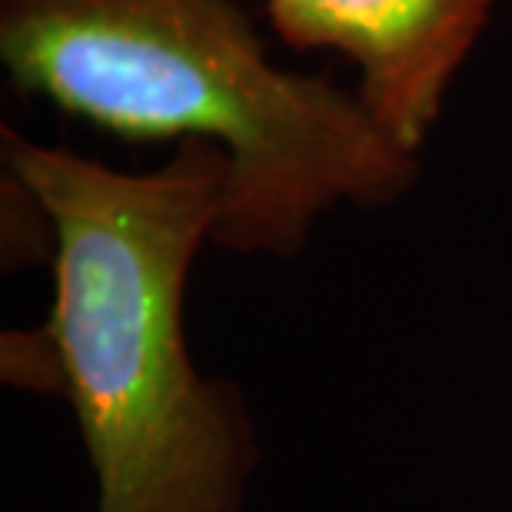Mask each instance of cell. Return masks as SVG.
I'll list each match as a JSON object with an SVG mask.
<instances>
[{
  "label": "cell",
  "mask_w": 512,
  "mask_h": 512,
  "mask_svg": "<svg viewBox=\"0 0 512 512\" xmlns=\"http://www.w3.org/2000/svg\"><path fill=\"white\" fill-rule=\"evenodd\" d=\"M496 0H266L293 50H333L360 74L356 97L399 150L419 153Z\"/></svg>",
  "instance_id": "3957f363"
},
{
  "label": "cell",
  "mask_w": 512,
  "mask_h": 512,
  "mask_svg": "<svg viewBox=\"0 0 512 512\" xmlns=\"http://www.w3.org/2000/svg\"><path fill=\"white\" fill-rule=\"evenodd\" d=\"M10 87L130 143H210L230 163L213 243L290 256L326 210L416 183L356 90L273 64L233 0H0Z\"/></svg>",
  "instance_id": "7a4b0ae2"
},
{
  "label": "cell",
  "mask_w": 512,
  "mask_h": 512,
  "mask_svg": "<svg viewBox=\"0 0 512 512\" xmlns=\"http://www.w3.org/2000/svg\"><path fill=\"white\" fill-rule=\"evenodd\" d=\"M4 170L54 233L47 340L97 476V512H233L247 433L183 336L193 256L213 240L227 157L180 143L124 173L4 127Z\"/></svg>",
  "instance_id": "6da1fadb"
}]
</instances>
